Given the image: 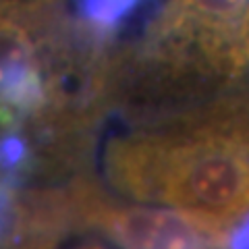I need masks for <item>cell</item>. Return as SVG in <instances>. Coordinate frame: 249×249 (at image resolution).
I'll use <instances>...</instances> for the list:
<instances>
[{
	"mask_svg": "<svg viewBox=\"0 0 249 249\" xmlns=\"http://www.w3.org/2000/svg\"><path fill=\"white\" fill-rule=\"evenodd\" d=\"M106 177L121 193L235 224L249 212V100H229L154 133L112 139Z\"/></svg>",
	"mask_w": 249,
	"mask_h": 249,
	"instance_id": "6da1fadb",
	"label": "cell"
},
{
	"mask_svg": "<svg viewBox=\"0 0 249 249\" xmlns=\"http://www.w3.org/2000/svg\"><path fill=\"white\" fill-rule=\"evenodd\" d=\"M73 227H93L123 249H229L232 224L197 212L127 206L77 181L67 191Z\"/></svg>",
	"mask_w": 249,
	"mask_h": 249,
	"instance_id": "7a4b0ae2",
	"label": "cell"
},
{
	"mask_svg": "<svg viewBox=\"0 0 249 249\" xmlns=\"http://www.w3.org/2000/svg\"><path fill=\"white\" fill-rule=\"evenodd\" d=\"M156 44L185 65L235 77L249 65V0H170Z\"/></svg>",
	"mask_w": 249,
	"mask_h": 249,
	"instance_id": "3957f363",
	"label": "cell"
},
{
	"mask_svg": "<svg viewBox=\"0 0 249 249\" xmlns=\"http://www.w3.org/2000/svg\"><path fill=\"white\" fill-rule=\"evenodd\" d=\"M135 0H85V13L98 25H112L116 23Z\"/></svg>",
	"mask_w": 249,
	"mask_h": 249,
	"instance_id": "277c9868",
	"label": "cell"
},
{
	"mask_svg": "<svg viewBox=\"0 0 249 249\" xmlns=\"http://www.w3.org/2000/svg\"><path fill=\"white\" fill-rule=\"evenodd\" d=\"M25 158H27V143L25 139L15 135V133H6L2 137V168H4V177L6 175H15L21 173L25 166Z\"/></svg>",
	"mask_w": 249,
	"mask_h": 249,
	"instance_id": "5b68a950",
	"label": "cell"
},
{
	"mask_svg": "<svg viewBox=\"0 0 249 249\" xmlns=\"http://www.w3.org/2000/svg\"><path fill=\"white\" fill-rule=\"evenodd\" d=\"M229 249H249V212L232 224L229 232Z\"/></svg>",
	"mask_w": 249,
	"mask_h": 249,
	"instance_id": "8992f818",
	"label": "cell"
},
{
	"mask_svg": "<svg viewBox=\"0 0 249 249\" xmlns=\"http://www.w3.org/2000/svg\"><path fill=\"white\" fill-rule=\"evenodd\" d=\"M85 249H100V247H85Z\"/></svg>",
	"mask_w": 249,
	"mask_h": 249,
	"instance_id": "52a82bcc",
	"label": "cell"
}]
</instances>
